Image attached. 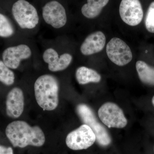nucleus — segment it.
Wrapping results in <instances>:
<instances>
[{
    "label": "nucleus",
    "mask_w": 154,
    "mask_h": 154,
    "mask_svg": "<svg viewBox=\"0 0 154 154\" xmlns=\"http://www.w3.org/2000/svg\"><path fill=\"white\" fill-rule=\"evenodd\" d=\"M6 134L14 147H40L45 143L44 132L38 126H31L23 121H15L7 126Z\"/></svg>",
    "instance_id": "1"
},
{
    "label": "nucleus",
    "mask_w": 154,
    "mask_h": 154,
    "mask_svg": "<svg viewBox=\"0 0 154 154\" xmlns=\"http://www.w3.org/2000/svg\"><path fill=\"white\" fill-rule=\"evenodd\" d=\"M34 94L38 105L44 110H55L59 104V83L52 75H42L36 80Z\"/></svg>",
    "instance_id": "2"
},
{
    "label": "nucleus",
    "mask_w": 154,
    "mask_h": 154,
    "mask_svg": "<svg viewBox=\"0 0 154 154\" xmlns=\"http://www.w3.org/2000/svg\"><path fill=\"white\" fill-rule=\"evenodd\" d=\"M76 112L84 124L88 125L94 131L99 145L107 146L110 144L111 139L110 135L105 127L98 121L91 107L85 104H79L77 106Z\"/></svg>",
    "instance_id": "3"
},
{
    "label": "nucleus",
    "mask_w": 154,
    "mask_h": 154,
    "mask_svg": "<svg viewBox=\"0 0 154 154\" xmlns=\"http://www.w3.org/2000/svg\"><path fill=\"white\" fill-rule=\"evenodd\" d=\"M12 14L20 28L32 30L39 23V17L36 8L26 0H18L12 7Z\"/></svg>",
    "instance_id": "4"
},
{
    "label": "nucleus",
    "mask_w": 154,
    "mask_h": 154,
    "mask_svg": "<svg viewBox=\"0 0 154 154\" xmlns=\"http://www.w3.org/2000/svg\"><path fill=\"white\" fill-rule=\"evenodd\" d=\"M96 140V135L88 125L83 124L67 136L66 143L73 150L85 149L93 145Z\"/></svg>",
    "instance_id": "5"
},
{
    "label": "nucleus",
    "mask_w": 154,
    "mask_h": 154,
    "mask_svg": "<svg viewBox=\"0 0 154 154\" xmlns=\"http://www.w3.org/2000/svg\"><path fill=\"white\" fill-rule=\"evenodd\" d=\"M98 116L102 123L108 128H122L127 125L123 111L112 102L103 104L98 110Z\"/></svg>",
    "instance_id": "6"
},
{
    "label": "nucleus",
    "mask_w": 154,
    "mask_h": 154,
    "mask_svg": "<svg viewBox=\"0 0 154 154\" xmlns=\"http://www.w3.org/2000/svg\"><path fill=\"white\" fill-rule=\"evenodd\" d=\"M106 53L109 59L119 66L125 65L132 59V53L129 46L117 37L111 38L107 43Z\"/></svg>",
    "instance_id": "7"
},
{
    "label": "nucleus",
    "mask_w": 154,
    "mask_h": 154,
    "mask_svg": "<svg viewBox=\"0 0 154 154\" xmlns=\"http://www.w3.org/2000/svg\"><path fill=\"white\" fill-rule=\"evenodd\" d=\"M42 16L46 24L57 29L64 27L67 21L65 9L56 1H50L43 6Z\"/></svg>",
    "instance_id": "8"
},
{
    "label": "nucleus",
    "mask_w": 154,
    "mask_h": 154,
    "mask_svg": "<svg viewBox=\"0 0 154 154\" xmlns=\"http://www.w3.org/2000/svg\"><path fill=\"white\" fill-rule=\"evenodd\" d=\"M119 12L122 21L130 26L138 25L143 18V10L139 0H122Z\"/></svg>",
    "instance_id": "9"
},
{
    "label": "nucleus",
    "mask_w": 154,
    "mask_h": 154,
    "mask_svg": "<svg viewBox=\"0 0 154 154\" xmlns=\"http://www.w3.org/2000/svg\"><path fill=\"white\" fill-rule=\"evenodd\" d=\"M32 55L31 48L27 45L19 44L8 47L2 55V61L9 68L16 69L20 66L22 61L28 59Z\"/></svg>",
    "instance_id": "10"
},
{
    "label": "nucleus",
    "mask_w": 154,
    "mask_h": 154,
    "mask_svg": "<svg viewBox=\"0 0 154 154\" xmlns=\"http://www.w3.org/2000/svg\"><path fill=\"white\" fill-rule=\"evenodd\" d=\"M72 56L68 53L59 55L56 50L52 48L45 50L42 54V59L48 65L50 71H61L66 69L71 63Z\"/></svg>",
    "instance_id": "11"
},
{
    "label": "nucleus",
    "mask_w": 154,
    "mask_h": 154,
    "mask_svg": "<svg viewBox=\"0 0 154 154\" xmlns=\"http://www.w3.org/2000/svg\"><path fill=\"white\" fill-rule=\"evenodd\" d=\"M25 99L24 94L21 88H13L7 96L6 99V113L9 117L19 118L24 111Z\"/></svg>",
    "instance_id": "12"
},
{
    "label": "nucleus",
    "mask_w": 154,
    "mask_h": 154,
    "mask_svg": "<svg viewBox=\"0 0 154 154\" xmlns=\"http://www.w3.org/2000/svg\"><path fill=\"white\" fill-rule=\"evenodd\" d=\"M106 43V37L102 31L91 33L86 37L80 48L83 55L88 56L102 51Z\"/></svg>",
    "instance_id": "13"
},
{
    "label": "nucleus",
    "mask_w": 154,
    "mask_h": 154,
    "mask_svg": "<svg viewBox=\"0 0 154 154\" xmlns=\"http://www.w3.org/2000/svg\"><path fill=\"white\" fill-rule=\"evenodd\" d=\"M109 0H87V4L82 8L83 16L89 19L96 18L101 14L102 9L107 5Z\"/></svg>",
    "instance_id": "14"
},
{
    "label": "nucleus",
    "mask_w": 154,
    "mask_h": 154,
    "mask_svg": "<svg viewBox=\"0 0 154 154\" xmlns=\"http://www.w3.org/2000/svg\"><path fill=\"white\" fill-rule=\"evenodd\" d=\"M76 79L80 85H86L90 83H99L101 76L96 71L85 66H81L76 71Z\"/></svg>",
    "instance_id": "15"
},
{
    "label": "nucleus",
    "mask_w": 154,
    "mask_h": 154,
    "mask_svg": "<svg viewBox=\"0 0 154 154\" xmlns=\"http://www.w3.org/2000/svg\"><path fill=\"white\" fill-rule=\"evenodd\" d=\"M136 68L140 81L146 85L154 86V68L145 62L137 61Z\"/></svg>",
    "instance_id": "16"
},
{
    "label": "nucleus",
    "mask_w": 154,
    "mask_h": 154,
    "mask_svg": "<svg viewBox=\"0 0 154 154\" xmlns=\"http://www.w3.org/2000/svg\"><path fill=\"white\" fill-rule=\"evenodd\" d=\"M15 29L8 18L0 13V37L8 38L14 35Z\"/></svg>",
    "instance_id": "17"
},
{
    "label": "nucleus",
    "mask_w": 154,
    "mask_h": 154,
    "mask_svg": "<svg viewBox=\"0 0 154 154\" xmlns=\"http://www.w3.org/2000/svg\"><path fill=\"white\" fill-rule=\"evenodd\" d=\"M14 72L0 60V82L7 86H11L15 82Z\"/></svg>",
    "instance_id": "18"
},
{
    "label": "nucleus",
    "mask_w": 154,
    "mask_h": 154,
    "mask_svg": "<svg viewBox=\"0 0 154 154\" xmlns=\"http://www.w3.org/2000/svg\"><path fill=\"white\" fill-rule=\"evenodd\" d=\"M145 26L149 32L154 33V2L149 6L146 15Z\"/></svg>",
    "instance_id": "19"
},
{
    "label": "nucleus",
    "mask_w": 154,
    "mask_h": 154,
    "mask_svg": "<svg viewBox=\"0 0 154 154\" xmlns=\"http://www.w3.org/2000/svg\"><path fill=\"white\" fill-rule=\"evenodd\" d=\"M0 154H14L12 148L0 145Z\"/></svg>",
    "instance_id": "20"
},
{
    "label": "nucleus",
    "mask_w": 154,
    "mask_h": 154,
    "mask_svg": "<svg viewBox=\"0 0 154 154\" xmlns=\"http://www.w3.org/2000/svg\"><path fill=\"white\" fill-rule=\"evenodd\" d=\"M152 103L153 105L154 106V96H153V97H152Z\"/></svg>",
    "instance_id": "21"
}]
</instances>
